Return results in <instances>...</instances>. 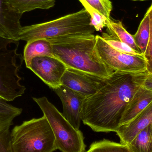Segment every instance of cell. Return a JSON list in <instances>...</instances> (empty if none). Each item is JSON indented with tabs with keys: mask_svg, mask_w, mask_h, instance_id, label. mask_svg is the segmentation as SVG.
Segmentation results:
<instances>
[{
	"mask_svg": "<svg viewBox=\"0 0 152 152\" xmlns=\"http://www.w3.org/2000/svg\"><path fill=\"white\" fill-rule=\"evenodd\" d=\"M54 90L62 102L63 116L75 128L79 130L82 121V105L86 97L62 85Z\"/></svg>",
	"mask_w": 152,
	"mask_h": 152,
	"instance_id": "obj_9",
	"label": "cell"
},
{
	"mask_svg": "<svg viewBox=\"0 0 152 152\" xmlns=\"http://www.w3.org/2000/svg\"><path fill=\"white\" fill-rule=\"evenodd\" d=\"M53 55L68 69L105 79L114 71L102 61L94 34H75L48 39Z\"/></svg>",
	"mask_w": 152,
	"mask_h": 152,
	"instance_id": "obj_2",
	"label": "cell"
},
{
	"mask_svg": "<svg viewBox=\"0 0 152 152\" xmlns=\"http://www.w3.org/2000/svg\"><path fill=\"white\" fill-rule=\"evenodd\" d=\"M21 16L11 8L7 0H0V36L19 41Z\"/></svg>",
	"mask_w": 152,
	"mask_h": 152,
	"instance_id": "obj_12",
	"label": "cell"
},
{
	"mask_svg": "<svg viewBox=\"0 0 152 152\" xmlns=\"http://www.w3.org/2000/svg\"><path fill=\"white\" fill-rule=\"evenodd\" d=\"M101 37L108 45L118 51L130 55H142L133 50L116 37L110 34L107 32L103 33Z\"/></svg>",
	"mask_w": 152,
	"mask_h": 152,
	"instance_id": "obj_22",
	"label": "cell"
},
{
	"mask_svg": "<svg viewBox=\"0 0 152 152\" xmlns=\"http://www.w3.org/2000/svg\"><path fill=\"white\" fill-rule=\"evenodd\" d=\"M83 6H90L102 15L108 20L110 19V13L113 5L110 0H79Z\"/></svg>",
	"mask_w": 152,
	"mask_h": 152,
	"instance_id": "obj_21",
	"label": "cell"
},
{
	"mask_svg": "<svg viewBox=\"0 0 152 152\" xmlns=\"http://www.w3.org/2000/svg\"><path fill=\"white\" fill-rule=\"evenodd\" d=\"M148 71H114L102 81L94 94L86 97L82 105L83 123L96 132H116L135 93L142 86Z\"/></svg>",
	"mask_w": 152,
	"mask_h": 152,
	"instance_id": "obj_1",
	"label": "cell"
},
{
	"mask_svg": "<svg viewBox=\"0 0 152 152\" xmlns=\"http://www.w3.org/2000/svg\"><path fill=\"white\" fill-rule=\"evenodd\" d=\"M19 41L0 36V99L11 102L26 91L19 71L24 61L18 53Z\"/></svg>",
	"mask_w": 152,
	"mask_h": 152,
	"instance_id": "obj_5",
	"label": "cell"
},
{
	"mask_svg": "<svg viewBox=\"0 0 152 152\" xmlns=\"http://www.w3.org/2000/svg\"><path fill=\"white\" fill-rule=\"evenodd\" d=\"M104 79L97 76L67 69L61 79V84L87 97L96 92Z\"/></svg>",
	"mask_w": 152,
	"mask_h": 152,
	"instance_id": "obj_10",
	"label": "cell"
},
{
	"mask_svg": "<svg viewBox=\"0 0 152 152\" xmlns=\"http://www.w3.org/2000/svg\"><path fill=\"white\" fill-rule=\"evenodd\" d=\"M33 99L50 124L58 150L61 152H86V145L82 132L75 128L46 97Z\"/></svg>",
	"mask_w": 152,
	"mask_h": 152,
	"instance_id": "obj_6",
	"label": "cell"
},
{
	"mask_svg": "<svg viewBox=\"0 0 152 152\" xmlns=\"http://www.w3.org/2000/svg\"><path fill=\"white\" fill-rule=\"evenodd\" d=\"M152 124V102L134 118L119 127L116 133L120 143L127 145L150 124Z\"/></svg>",
	"mask_w": 152,
	"mask_h": 152,
	"instance_id": "obj_11",
	"label": "cell"
},
{
	"mask_svg": "<svg viewBox=\"0 0 152 152\" xmlns=\"http://www.w3.org/2000/svg\"><path fill=\"white\" fill-rule=\"evenodd\" d=\"M22 109L0 99V134L10 130L13 121L22 113Z\"/></svg>",
	"mask_w": 152,
	"mask_h": 152,
	"instance_id": "obj_16",
	"label": "cell"
},
{
	"mask_svg": "<svg viewBox=\"0 0 152 152\" xmlns=\"http://www.w3.org/2000/svg\"><path fill=\"white\" fill-rule=\"evenodd\" d=\"M133 1H150V0H131Z\"/></svg>",
	"mask_w": 152,
	"mask_h": 152,
	"instance_id": "obj_27",
	"label": "cell"
},
{
	"mask_svg": "<svg viewBox=\"0 0 152 152\" xmlns=\"http://www.w3.org/2000/svg\"><path fill=\"white\" fill-rule=\"evenodd\" d=\"M142 86L152 92V74L148 75L143 83Z\"/></svg>",
	"mask_w": 152,
	"mask_h": 152,
	"instance_id": "obj_26",
	"label": "cell"
},
{
	"mask_svg": "<svg viewBox=\"0 0 152 152\" xmlns=\"http://www.w3.org/2000/svg\"><path fill=\"white\" fill-rule=\"evenodd\" d=\"M95 48L102 61L113 71L127 73L147 71L146 61L143 55H130L118 51L100 36H96Z\"/></svg>",
	"mask_w": 152,
	"mask_h": 152,
	"instance_id": "obj_7",
	"label": "cell"
},
{
	"mask_svg": "<svg viewBox=\"0 0 152 152\" xmlns=\"http://www.w3.org/2000/svg\"><path fill=\"white\" fill-rule=\"evenodd\" d=\"M150 33V20L146 13L140 23L136 33L133 35L136 45L143 55L148 46Z\"/></svg>",
	"mask_w": 152,
	"mask_h": 152,
	"instance_id": "obj_19",
	"label": "cell"
},
{
	"mask_svg": "<svg viewBox=\"0 0 152 152\" xmlns=\"http://www.w3.org/2000/svg\"><path fill=\"white\" fill-rule=\"evenodd\" d=\"M26 66L29 68L33 58L37 57L50 56L55 57L52 47L48 39H41L27 42L23 53Z\"/></svg>",
	"mask_w": 152,
	"mask_h": 152,
	"instance_id": "obj_14",
	"label": "cell"
},
{
	"mask_svg": "<svg viewBox=\"0 0 152 152\" xmlns=\"http://www.w3.org/2000/svg\"><path fill=\"white\" fill-rule=\"evenodd\" d=\"M67 69L56 57L42 56L33 58L28 69L54 90L62 85L61 79Z\"/></svg>",
	"mask_w": 152,
	"mask_h": 152,
	"instance_id": "obj_8",
	"label": "cell"
},
{
	"mask_svg": "<svg viewBox=\"0 0 152 152\" xmlns=\"http://www.w3.org/2000/svg\"><path fill=\"white\" fill-rule=\"evenodd\" d=\"M10 137L13 152H53L58 150L53 132L44 115L15 126Z\"/></svg>",
	"mask_w": 152,
	"mask_h": 152,
	"instance_id": "obj_4",
	"label": "cell"
},
{
	"mask_svg": "<svg viewBox=\"0 0 152 152\" xmlns=\"http://www.w3.org/2000/svg\"><path fill=\"white\" fill-rule=\"evenodd\" d=\"M127 146L131 152H152V124L142 130Z\"/></svg>",
	"mask_w": 152,
	"mask_h": 152,
	"instance_id": "obj_18",
	"label": "cell"
},
{
	"mask_svg": "<svg viewBox=\"0 0 152 152\" xmlns=\"http://www.w3.org/2000/svg\"><path fill=\"white\" fill-rule=\"evenodd\" d=\"M88 152H129L127 145L103 139L91 144Z\"/></svg>",
	"mask_w": 152,
	"mask_h": 152,
	"instance_id": "obj_20",
	"label": "cell"
},
{
	"mask_svg": "<svg viewBox=\"0 0 152 152\" xmlns=\"http://www.w3.org/2000/svg\"><path fill=\"white\" fill-rule=\"evenodd\" d=\"M11 8L17 13H23L36 9L48 10L55 5V0H7Z\"/></svg>",
	"mask_w": 152,
	"mask_h": 152,
	"instance_id": "obj_15",
	"label": "cell"
},
{
	"mask_svg": "<svg viewBox=\"0 0 152 152\" xmlns=\"http://www.w3.org/2000/svg\"><path fill=\"white\" fill-rule=\"evenodd\" d=\"M152 102V91L142 86L140 87L129 104L121 121L120 126L131 121Z\"/></svg>",
	"mask_w": 152,
	"mask_h": 152,
	"instance_id": "obj_13",
	"label": "cell"
},
{
	"mask_svg": "<svg viewBox=\"0 0 152 152\" xmlns=\"http://www.w3.org/2000/svg\"><path fill=\"white\" fill-rule=\"evenodd\" d=\"M88 152V151H87V152Z\"/></svg>",
	"mask_w": 152,
	"mask_h": 152,
	"instance_id": "obj_28",
	"label": "cell"
},
{
	"mask_svg": "<svg viewBox=\"0 0 152 152\" xmlns=\"http://www.w3.org/2000/svg\"><path fill=\"white\" fill-rule=\"evenodd\" d=\"M129 152H130V151H129Z\"/></svg>",
	"mask_w": 152,
	"mask_h": 152,
	"instance_id": "obj_29",
	"label": "cell"
},
{
	"mask_svg": "<svg viewBox=\"0 0 152 152\" xmlns=\"http://www.w3.org/2000/svg\"><path fill=\"white\" fill-rule=\"evenodd\" d=\"M106 31L110 34L118 38L121 41L130 46L133 50L140 54H142L135 43L133 36L130 34L123 26L122 22L110 19L106 23ZM143 55V54H142Z\"/></svg>",
	"mask_w": 152,
	"mask_h": 152,
	"instance_id": "obj_17",
	"label": "cell"
},
{
	"mask_svg": "<svg viewBox=\"0 0 152 152\" xmlns=\"http://www.w3.org/2000/svg\"><path fill=\"white\" fill-rule=\"evenodd\" d=\"M149 18L150 24V38L144 56L146 61L147 70L149 74H152V4L146 12Z\"/></svg>",
	"mask_w": 152,
	"mask_h": 152,
	"instance_id": "obj_24",
	"label": "cell"
},
{
	"mask_svg": "<svg viewBox=\"0 0 152 152\" xmlns=\"http://www.w3.org/2000/svg\"><path fill=\"white\" fill-rule=\"evenodd\" d=\"M10 130L0 134V152H13L11 144Z\"/></svg>",
	"mask_w": 152,
	"mask_h": 152,
	"instance_id": "obj_25",
	"label": "cell"
},
{
	"mask_svg": "<svg viewBox=\"0 0 152 152\" xmlns=\"http://www.w3.org/2000/svg\"><path fill=\"white\" fill-rule=\"evenodd\" d=\"M84 7L90 16V25L94 28L95 31H102L103 28L106 27L108 20L107 19L90 6L85 5Z\"/></svg>",
	"mask_w": 152,
	"mask_h": 152,
	"instance_id": "obj_23",
	"label": "cell"
},
{
	"mask_svg": "<svg viewBox=\"0 0 152 152\" xmlns=\"http://www.w3.org/2000/svg\"><path fill=\"white\" fill-rule=\"evenodd\" d=\"M95 31L89 14L82 9L54 20L22 27L19 37L20 40L28 42L75 34H94Z\"/></svg>",
	"mask_w": 152,
	"mask_h": 152,
	"instance_id": "obj_3",
	"label": "cell"
}]
</instances>
